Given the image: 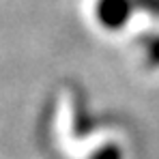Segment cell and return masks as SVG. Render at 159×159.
<instances>
[{
    "mask_svg": "<svg viewBox=\"0 0 159 159\" xmlns=\"http://www.w3.org/2000/svg\"><path fill=\"white\" fill-rule=\"evenodd\" d=\"M146 11H151V13H155V15H159V0H138Z\"/></svg>",
    "mask_w": 159,
    "mask_h": 159,
    "instance_id": "3",
    "label": "cell"
},
{
    "mask_svg": "<svg viewBox=\"0 0 159 159\" xmlns=\"http://www.w3.org/2000/svg\"><path fill=\"white\" fill-rule=\"evenodd\" d=\"M131 13V2L129 0H101L99 2V15L101 22L112 28H118L127 22Z\"/></svg>",
    "mask_w": 159,
    "mask_h": 159,
    "instance_id": "1",
    "label": "cell"
},
{
    "mask_svg": "<svg viewBox=\"0 0 159 159\" xmlns=\"http://www.w3.org/2000/svg\"><path fill=\"white\" fill-rule=\"evenodd\" d=\"M148 62L151 65H159V37L151 41L148 45Z\"/></svg>",
    "mask_w": 159,
    "mask_h": 159,
    "instance_id": "2",
    "label": "cell"
}]
</instances>
